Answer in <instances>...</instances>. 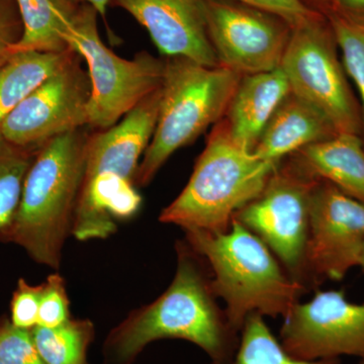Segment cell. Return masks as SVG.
Instances as JSON below:
<instances>
[{
    "label": "cell",
    "instance_id": "9a60e30c",
    "mask_svg": "<svg viewBox=\"0 0 364 364\" xmlns=\"http://www.w3.org/2000/svg\"><path fill=\"white\" fill-rule=\"evenodd\" d=\"M336 135L334 127L320 112L289 92L273 112L252 154L277 165L301 148Z\"/></svg>",
    "mask_w": 364,
    "mask_h": 364
},
{
    "label": "cell",
    "instance_id": "ba28073f",
    "mask_svg": "<svg viewBox=\"0 0 364 364\" xmlns=\"http://www.w3.org/2000/svg\"><path fill=\"white\" fill-rule=\"evenodd\" d=\"M336 39L322 11L294 26L280 68L291 92L312 105L338 134L363 136V111L347 81Z\"/></svg>",
    "mask_w": 364,
    "mask_h": 364
},
{
    "label": "cell",
    "instance_id": "4fadbf2b",
    "mask_svg": "<svg viewBox=\"0 0 364 364\" xmlns=\"http://www.w3.org/2000/svg\"><path fill=\"white\" fill-rule=\"evenodd\" d=\"M284 318L279 341L304 360L364 355V304L349 301L343 291H318L296 303Z\"/></svg>",
    "mask_w": 364,
    "mask_h": 364
},
{
    "label": "cell",
    "instance_id": "7402d4cb",
    "mask_svg": "<svg viewBox=\"0 0 364 364\" xmlns=\"http://www.w3.org/2000/svg\"><path fill=\"white\" fill-rule=\"evenodd\" d=\"M37 152L16 147L0 135V242L13 224L26 173Z\"/></svg>",
    "mask_w": 364,
    "mask_h": 364
},
{
    "label": "cell",
    "instance_id": "f1b7e54d",
    "mask_svg": "<svg viewBox=\"0 0 364 364\" xmlns=\"http://www.w3.org/2000/svg\"><path fill=\"white\" fill-rule=\"evenodd\" d=\"M349 20L364 23V0H333L329 6Z\"/></svg>",
    "mask_w": 364,
    "mask_h": 364
},
{
    "label": "cell",
    "instance_id": "e0dca14e",
    "mask_svg": "<svg viewBox=\"0 0 364 364\" xmlns=\"http://www.w3.org/2000/svg\"><path fill=\"white\" fill-rule=\"evenodd\" d=\"M287 158L309 176L329 181L364 203L363 136L338 134L329 140L306 146Z\"/></svg>",
    "mask_w": 364,
    "mask_h": 364
},
{
    "label": "cell",
    "instance_id": "cb8c5ba5",
    "mask_svg": "<svg viewBox=\"0 0 364 364\" xmlns=\"http://www.w3.org/2000/svg\"><path fill=\"white\" fill-rule=\"evenodd\" d=\"M0 360L4 364H46L31 331L16 327L4 316L0 317Z\"/></svg>",
    "mask_w": 364,
    "mask_h": 364
},
{
    "label": "cell",
    "instance_id": "83f0119b",
    "mask_svg": "<svg viewBox=\"0 0 364 364\" xmlns=\"http://www.w3.org/2000/svg\"><path fill=\"white\" fill-rule=\"evenodd\" d=\"M233 1L277 14L287 21L293 28L318 13L315 9L306 6L303 0H233Z\"/></svg>",
    "mask_w": 364,
    "mask_h": 364
},
{
    "label": "cell",
    "instance_id": "44dd1931",
    "mask_svg": "<svg viewBox=\"0 0 364 364\" xmlns=\"http://www.w3.org/2000/svg\"><path fill=\"white\" fill-rule=\"evenodd\" d=\"M228 364H341V360H304L294 358L272 334L264 317L252 314L244 322L238 347Z\"/></svg>",
    "mask_w": 364,
    "mask_h": 364
},
{
    "label": "cell",
    "instance_id": "d6a6232c",
    "mask_svg": "<svg viewBox=\"0 0 364 364\" xmlns=\"http://www.w3.org/2000/svg\"><path fill=\"white\" fill-rule=\"evenodd\" d=\"M358 364H364V355L363 356V358H360V360H359Z\"/></svg>",
    "mask_w": 364,
    "mask_h": 364
},
{
    "label": "cell",
    "instance_id": "5bb4252c",
    "mask_svg": "<svg viewBox=\"0 0 364 364\" xmlns=\"http://www.w3.org/2000/svg\"><path fill=\"white\" fill-rule=\"evenodd\" d=\"M109 6L130 14L165 57L220 66L208 39L202 0H111Z\"/></svg>",
    "mask_w": 364,
    "mask_h": 364
},
{
    "label": "cell",
    "instance_id": "8992f818",
    "mask_svg": "<svg viewBox=\"0 0 364 364\" xmlns=\"http://www.w3.org/2000/svg\"><path fill=\"white\" fill-rule=\"evenodd\" d=\"M242 76L226 67L165 57L159 116L136 172V188L147 186L174 152L221 121Z\"/></svg>",
    "mask_w": 364,
    "mask_h": 364
},
{
    "label": "cell",
    "instance_id": "d4e9b609",
    "mask_svg": "<svg viewBox=\"0 0 364 364\" xmlns=\"http://www.w3.org/2000/svg\"><path fill=\"white\" fill-rule=\"evenodd\" d=\"M71 318L65 279L58 272L53 273L43 282L38 326L58 327L68 322Z\"/></svg>",
    "mask_w": 364,
    "mask_h": 364
},
{
    "label": "cell",
    "instance_id": "7a4b0ae2",
    "mask_svg": "<svg viewBox=\"0 0 364 364\" xmlns=\"http://www.w3.org/2000/svg\"><path fill=\"white\" fill-rule=\"evenodd\" d=\"M161 87L144 98L116 124L91 130L82 189L72 235L78 241L104 240L117 232V220L130 219L142 198L136 176L154 135Z\"/></svg>",
    "mask_w": 364,
    "mask_h": 364
},
{
    "label": "cell",
    "instance_id": "4dcf8cb0",
    "mask_svg": "<svg viewBox=\"0 0 364 364\" xmlns=\"http://www.w3.org/2000/svg\"><path fill=\"white\" fill-rule=\"evenodd\" d=\"M318 4H322L323 6H329L330 4L333 1V0H317Z\"/></svg>",
    "mask_w": 364,
    "mask_h": 364
},
{
    "label": "cell",
    "instance_id": "3957f363",
    "mask_svg": "<svg viewBox=\"0 0 364 364\" xmlns=\"http://www.w3.org/2000/svg\"><path fill=\"white\" fill-rule=\"evenodd\" d=\"M90 127L46 143L26 173L21 202L2 242L20 246L39 264L58 270L72 235L85 179Z\"/></svg>",
    "mask_w": 364,
    "mask_h": 364
},
{
    "label": "cell",
    "instance_id": "8fae6325",
    "mask_svg": "<svg viewBox=\"0 0 364 364\" xmlns=\"http://www.w3.org/2000/svg\"><path fill=\"white\" fill-rule=\"evenodd\" d=\"M80 58L46 79L4 119V140L37 152L52 139L88 127L91 85Z\"/></svg>",
    "mask_w": 364,
    "mask_h": 364
},
{
    "label": "cell",
    "instance_id": "836d02e7",
    "mask_svg": "<svg viewBox=\"0 0 364 364\" xmlns=\"http://www.w3.org/2000/svg\"><path fill=\"white\" fill-rule=\"evenodd\" d=\"M0 364H4V363H2V361H1V360H0Z\"/></svg>",
    "mask_w": 364,
    "mask_h": 364
},
{
    "label": "cell",
    "instance_id": "52a82bcc",
    "mask_svg": "<svg viewBox=\"0 0 364 364\" xmlns=\"http://www.w3.org/2000/svg\"><path fill=\"white\" fill-rule=\"evenodd\" d=\"M97 11L82 4L74 21L68 45L87 64L91 97L88 127L105 130L161 87L164 59L148 52L124 59L104 44L97 28Z\"/></svg>",
    "mask_w": 364,
    "mask_h": 364
},
{
    "label": "cell",
    "instance_id": "2e32d148",
    "mask_svg": "<svg viewBox=\"0 0 364 364\" xmlns=\"http://www.w3.org/2000/svg\"><path fill=\"white\" fill-rule=\"evenodd\" d=\"M289 92L280 67L242 76L224 117L235 142L252 153L273 112Z\"/></svg>",
    "mask_w": 364,
    "mask_h": 364
},
{
    "label": "cell",
    "instance_id": "30bf717a",
    "mask_svg": "<svg viewBox=\"0 0 364 364\" xmlns=\"http://www.w3.org/2000/svg\"><path fill=\"white\" fill-rule=\"evenodd\" d=\"M219 65L241 75L279 68L293 26L277 14L233 1L202 0Z\"/></svg>",
    "mask_w": 364,
    "mask_h": 364
},
{
    "label": "cell",
    "instance_id": "484cf974",
    "mask_svg": "<svg viewBox=\"0 0 364 364\" xmlns=\"http://www.w3.org/2000/svg\"><path fill=\"white\" fill-rule=\"evenodd\" d=\"M43 284L33 286L20 279L11 301V322L23 330H33L38 326Z\"/></svg>",
    "mask_w": 364,
    "mask_h": 364
},
{
    "label": "cell",
    "instance_id": "9c48e42d",
    "mask_svg": "<svg viewBox=\"0 0 364 364\" xmlns=\"http://www.w3.org/2000/svg\"><path fill=\"white\" fill-rule=\"evenodd\" d=\"M317 178L305 173L291 160L282 161L259 195L235 214L267 244L287 274L310 287L306 267L310 230V198Z\"/></svg>",
    "mask_w": 364,
    "mask_h": 364
},
{
    "label": "cell",
    "instance_id": "1f68e13d",
    "mask_svg": "<svg viewBox=\"0 0 364 364\" xmlns=\"http://www.w3.org/2000/svg\"><path fill=\"white\" fill-rule=\"evenodd\" d=\"M359 267H363L364 270V246L363 249V252H361L360 262H359Z\"/></svg>",
    "mask_w": 364,
    "mask_h": 364
},
{
    "label": "cell",
    "instance_id": "6da1fadb",
    "mask_svg": "<svg viewBox=\"0 0 364 364\" xmlns=\"http://www.w3.org/2000/svg\"><path fill=\"white\" fill-rule=\"evenodd\" d=\"M176 255V274L166 291L132 311L107 334L102 364H134L148 345L163 339L196 344L212 364L232 360L240 332L218 304L207 262L186 240L177 242Z\"/></svg>",
    "mask_w": 364,
    "mask_h": 364
},
{
    "label": "cell",
    "instance_id": "7c38bea8",
    "mask_svg": "<svg viewBox=\"0 0 364 364\" xmlns=\"http://www.w3.org/2000/svg\"><path fill=\"white\" fill-rule=\"evenodd\" d=\"M364 246V203L318 179L310 198L306 267L310 287L341 280L359 267Z\"/></svg>",
    "mask_w": 364,
    "mask_h": 364
},
{
    "label": "cell",
    "instance_id": "f546056e",
    "mask_svg": "<svg viewBox=\"0 0 364 364\" xmlns=\"http://www.w3.org/2000/svg\"><path fill=\"white\" fill-rule=\"evenodd\" d=\"M80 4H90V6L95 7V11H97L98 16L105 18L107 16V9L109 6L111 0H78Z\"/></svg>",
    "mask_w": 364,
    "mask_h": 364
},
{
    "label": "cell",
    "instance_id": "ffe728a7",
    "mask_svg": "<svg viewBox=\"0 0 364 364\" xmlns=\"http://www.w3.org/2000/svg\"><path fill=\"white\" fill-rule=\"evenodd\" d=\"M31 334L46 364H90L88 350L95 328L90 318H71L55 328L37 326Z\"/></svg>",
    "mask_w": 364,
    "mask_h": 364
},
{
    "label": "cell",
    "instance_id": "4316f807",
    "mask_svg": "<svg viewBox=\"0 0 364 364\" xmlns=\"http://www.w3.org/2000/svg\"><path fill=\"white\" fill-rule=\"evenodd\" d=\"M23 33L16 0H0V66L14 56V46Z\"/></svg>",
    "mask_w": 364,
    "mask_h": 364
},
{
    "label": "cell",
    "instance_id": "603a6c76",
    "mask_svg": "<svg viewBox=\"0 0 364 364\" xmlns=\"http://www.w3.org/2000/svg\"><path fill=\"white\" fill-rule=\"evenodd\" d=\"M322 13L329 21L341 50L345 72L355 83L363 100L364 144V23L349 20L328 6H323Z\"/></svg>",
    "mask_w": 364,
    "mask_h": 364
},
{
    "label": "cell",
    "instance_id": "ac0fdd59",
    "mask_svg": "<svg viewBox=\"0 0 364 364\" xmlns=\"http://www.w3.org/2000/svg\"><path fill=\"white\" fill-rule=\"evenodd\" d=\"M23 33L14 46L21 52L69 51L68 37L82 4L78 0H16Z\"/></svg>",
    "mask_w": 364,
    "mask_h": 364
},
{
    "label": "cell",
    "instance_id": "277c9868",
    "mask_svg": "<svg viewBox=\"0 0 364 364\" xmlns=\"http://www.w3.org/2000/svg\"><path fill=\"white\" fill-rule=\"evenodd\" d=\"M186 240L207 262L212 287L240 332L252 314L286 317L308 289L287 274L259 237L233 219L223 233L186 231Z\"/></svg>",
    "mask_w": 364,
    "mask_h": 364
},
{
    "label": "cell",
    "instance_id": "d6986e66",
    "mask_svg": "<svg viewBox=\"0 0 364 364\" xmlns=\"http://www.w3.org/2000/svg\"><path fill=\"white\" fill-rule=\"evenodd\" d=\"M77 56L63 53H16L0 66V126L33 90Z\"/></svg>",
    "mask_w": 364,
    "mask_h": 364
},
{
    "label": "cell",
    "instance_id": "5b68a950",
    "mask_svg": "<svg viewBox=\"0 0 364 364\" xmlns=\"http://www.w3.org/2000/svg\"><path fill=\"white\" fill-rule=\"evenodd\" d=\"M277 166L235 142L223 117L213 127L188 184L162 210L159 221L184 232H226L235 214L259 195Z\"/></svg>",
    "mask_w": 364,
    "mask_h": 364
}]
</instances>
